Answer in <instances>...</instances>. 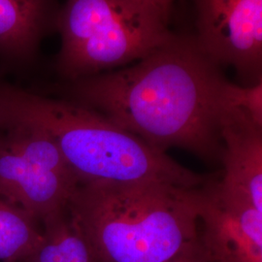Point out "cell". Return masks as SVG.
Segmentation results:
<instances>
[{
    "mask_svg": "<svg viewBox=\"0 0 262 262\" xmlns=\"http://www.w3.org/2000/svg\"><path fill=\"white\" fill-rule=\"evenodd\" d=\"M201 196V261L262 262V208L221 181L204 184Z\"/></svg>",
    "mask_w": 262,
    "mask_h": 262,
    "instance_id": "52a82bcc",
    "label": "cell"
},
{
    "mask_svg": "<svg viewBox=\"0 0 262 262\" xmlns=\"http://www.w3.org/2000/svg\"><path fill=\"white\" fill-rule=\"evenodd\" d=\"M201 187L161 182L84 184L67 210L95 262H172L196 249Z\"/></svg>",
    "mask_w": 262,
    "mask_h": 262,
    "instance_id": "7a4b0ae2",
    "label": "cell"
},
{
    "mask_svg": "<svg viewBox=\"0 0 262 262\" xmlns=\"http://www.w3.org/2000/svg\"><path fill=\"white\" fill-rule=\"evenodd\" d=\"M80 182L46 132L11 125L0 132V197L42 224L67 210Z\"/></svg>",
    "mask_w": 262,
    "mask_h": 262,
    "instance_id": "5b68a950",
    "label": "cell"
},
{
    "mask_svg": "<svg viewBox=\"0 0 262 262\" xmlns=\"http://www.w3.org/2000/svg\"><path fill=\"white\" fill-rule=\"evenodd\" d=\"M221 68L194 36L171 32L133 66L57 88L64 98L101 114L154 149L223 157Z\"/></svg>",
    "mask_w": 262,
    "mask_h": 262,
    "instance_id": "6da1fadb",
    "label": "cell"
},
{
    "mask_svg": "<svg viewBox=\"0 0 262 262\" xmlns=\"http://www.w3.org/2000/svg\"><path fill=\"white\" fill-rule=\"evenodd\" d=\"M151 17L168 26L175 0H126Z\"/></svg>",
    "mask_w": 262,
    "mask_h": 262,
    "instance_id": "7c38bea8",
    "label": "cell"
},
{
    "mask_svg": "<svg viewBox=\"0 0 262 262\" xmlns=\"http://www.w3.org/2000/svg\"><path fill=\"white\" fill-rule=\"evenodd\" d=\"M59 8L58 0H0V76L25 77L37 69Z\"/></svg>",
    "mask_w": 262,
    "mask_h": 262,
    "instance_id": "ba28073f",
    "label": "cell"
},
{
    "mask_svg": "<svg viewBox=\"0 0 262 262\" xmlns=\"http://www.w3.org/2000/svg\"><path fill=\"white\" fill-rule=\"evenodd\" d=\"M172 262H201V260H200V257H199L197 251L195 250L192 253L186 254L182 257H179L176 260Z\"/></svg>",
    "mask_w": 262,
    "mask_h": 262,
    "instance_id": "4fadbf2b",
    "label": "cell"
},
{
    "mask_svg": "<svg viewBox=\"0 0 262 262\" xmlns=\"http://www.w3.org/2000/svg\"><path fill=\"white\" fill-rule=\"evenodd\" d=\"M24 208L0 197V260L23 262L43 241V227Z\"/></svg>",
    "mask_w": 262,
    "mask_h": 262,
    "instance_id": "8fae6325",
    "label": "cell"
},
{
    "mask_svg": "<svg viewBox=\"0 0 262 262\" xmlns=\"http://www.w3.org/2000/svg\"><path fill=\"white\" fill-rule=\"evenodd\" d=\"M220 125L225 146L221 182L262 208V118L229 102L222 86Z\"/></svg>",
    "mask_w": 262,
    "mask_h": 262,
    "instance_id": "9c48e42d",
    "label": "cell"
},
{
    "mask_svg": "<svg viewBox=\"0 0 262 262\" xmlns=\"http://www.w3.org/2000/svg\"><path fill=\"white\" fill-rule=\"evenodd\" d=\"M29 125L55 141L80 185L161 182L199 187L206 180L101 114L66 98L11 84L0 76V128Z\"/></svg>",
    "mask_w": 262,
    "mask_h": 262,
    "instance_id": "3957f363",
    "label": "cell"
},
{
    "mask_svg": "<svg viewBox=\"0 0 262 262\" xmlns=\"http://www.w3.org/2000/svg\"><path fill=\"white\" fill-rule=\"evenodd\" d=\"M43 241L23 262H95L68 210L42 223Z\"/></svg>",
    "mask_w": 262,
    "mask_h": 262,
    "instance_id": "30bf717a",
    "label": "cell"
},
{
    "mask_svg": "<svg viewBox=\"0 0 262 262\" xmlns=\"http://www.w3.org/2000/svg\"><path fill=\"white\" fill-rule=\"evenodd\" d=\"M199 47L219 66L261 82L262 0H194Z\"/></svg>",
    "mask_w": 262,
    "mask_h": 262,
    "instance_id": "8992f818",
    "label": "cell"
},
{
    "mask_svg": "<svg viewBox=\"0 0 262 262\" xmlns=\"http://www.w3.org/2000/svg\"><path fill=\"white\" fill-rule=\"evenodd\" d=\"M54 66L66 82L138 61L170 36L168 26L126 0H66Z\"/></svg>",
    "mask_w": 262,
    "mask_h": 262,
    "instance_id": "277c9868",
    "label": "cell"
}]
</instances>
